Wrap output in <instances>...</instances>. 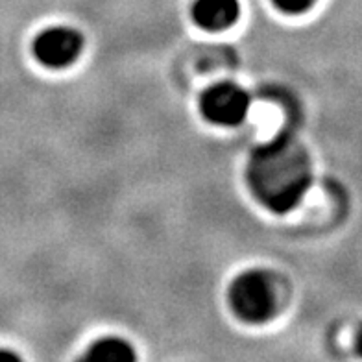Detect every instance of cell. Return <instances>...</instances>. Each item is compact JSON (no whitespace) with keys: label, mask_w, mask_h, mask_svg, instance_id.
Returning <instances> with one entry per match:
<instances>
[{"label":"cell","mask_w":362,"mask_h":362,"mask_svg":"<svg viewBox=\"0 0 362 362\" xmlns=\"http://www.w3.org/2000/svg\"><path fill=\"white\" fill-rule=\"evenodd\" d=\"M248 180L268 209L286 213L300 204L313 181L309 156L294 139H277L253 153Z\"/></svg>","instance_id":"1"},{"label":"cell","mask_w":362,"mask_h":362,"mask_svg":"<svg viewBox=\"0 0 362 362\" xmlns=\"http://www.w3.org/2000/svg\"><path fill=\"white\" fill-rule=\"evenodd\" d=\"M229 301L238 318L262 324L279 309V288L268 272H244L229 288Z\"/></svg>","instance_id":"2"},{"label":"cell","mask_w":362,"mask_h":362,"mask_svg":"<svg viewBox=\"0 0 362 362\" xmlns=\"http://www.w3.org/2000/svg\"><path fill=\"white\" fill-rule=\"evenodd\" d=\"M250 110V96L233 83H218L202 96V113L218 126L240 124Z\"/></svg>","instance_id":"3"},{"label":"cell","mask_w":362,"mask_h":362,"mask_svg":"<svg viewBox=\"0 0 362 362\" xmlns=\"http://www.w3.org/2000/svg\"><path fill=\"white\" fill-rule=\"evenodd\" d=\"M83 47L80 32L65 26L45 30L34 43V54L45 67L65 69L78 59Z\"/></svg>","instance_id":"4"},{"label":"cell","mask_w":362,"mask_h":362,"mask_svg":"<svg viewBox=\"0 0 362 362\" xmlns=\"http://www.w3.org/2000/svg\"><path fill=\"white\" fill-rule=\"evenodd\" d=\"M240 15L238 0H196L192 6V17L204 30L220 32L233 26Z\"/></svg>","instance_id":"5"},{"label":"cell","mask_w":362,"mask_h":362,"mask_svg":"<svg viewBox=\"0 0 362 362\" xmlns=\"http://www.w3.org/2000/svg\"><path fill=\"white\" fill-rule=\"evenodd\" d=\"M89 362H134L135 351L128 342L122 339H102L89 348L86 355Z\"/></svg>","instance_id":"6"},{"label":"cell","mask_w":362,"mask_h":362,"mask_svg":"<svg viewBox=\"0 0 362 362\" xmlns=\"http://www.w3.org/2000/svg\"><path fill=\"white\" fill-rule=\"evenodd\" d=\"M316 0H274V4L277 6V10L285 11V13L298 15L309 11L315 6Z\"/></svg>","instance_id":"7"},{"label":"cell","mask_w":362,"mask_h":362,"mask_svg":"<svg viewBox=\"0 0 362 362\" xmlns=\"http://www.w3.org/2000/svg\"><path fill=\"white\" fill-rule=\"evenodd\" d=\"M0 361H11V362H17L21 361L19 355H15L11 351H0Z\"/></svg>","instance_id":"8"},{"label":"cell","mask_w":362,"mask_h":362,"mask_svg":"<svg viewBox=\"0 0 362 362\" xmlns=\"http://www.w3.org/2000/svg\"><path fill=\"white\" fill-rule=\"evenodd\" d=\"M358 351L362 353V331H361V334H358Z\"/></svg>","instance_id":"9"}]
</instances>
